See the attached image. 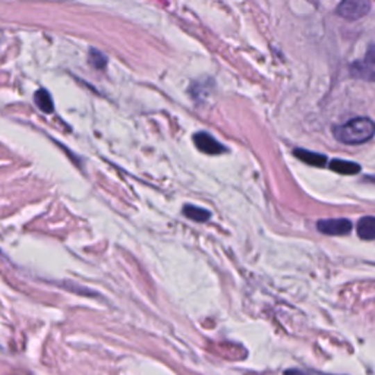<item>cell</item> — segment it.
Masks as SVG:
<instances>
[{
    "mask_svg": "<svg viewBox=\"0 0 375 375\" xmlns=\"http://www.w3.org/2000/svg\"><path fill=\"white\" fill-rule=\"evenodd\" d=\"M375 132V125L367 116H359L347 120L343 125L334 126L333 135L339 142L346 145H360L368 142Z\"/></svg>",
    "mask_w": 375,
    "mask_h": 375,
    "instance_id": "1",
    "label": "cell"
},
{
    "mask_svg": "<svg viewBox=\"0 0 375 375\" xmlns=\"http://www.w3.org/2000/svg\"><path fill=\"white\" fill-rule=\"evenodd\" d=\"M371 9V3L365 0H346L336 8V13L339 17L347 21H356L368 15Z\"/></svg>",
    "mask_w": 375,
    "mask_h": 375,
    "instance_id": "2",
    "label": "cell"
},
{
    "mask_svg": "<svg viewBox=\"0 0 375 375\" xmlns=\"http://www.w3.org/2000/svg\"><path fill=\"white\" fill-rule=\"evenodd\" d=\"M374 46L371 44L367 56L360 60H356L351 65V75L359 79H365V81H374V72H375V60H374Z\"/></svg>",
    "mask_w": 375,
    "mask_h": 375,
    "instance_id": "3",
    "label": "cell"
},
{
    "mask_svg": "<svg viewBox=\"0 0 375 375\" xmlns=\"http://www.w3.org/2000/svg\"><path fill=\"white\" fill-rule=\"evenodd\" d=\"M317 229L328 236H346L352 232V222L347 219H324L317 223Z\"/></svg>",
    "mask_w": 375,
    "mask_h": 375,
    "instance_id": "4",
    "label": "cell"
},
{
    "mask_svg": "<svg viewBox=\"0 0 375 375\" xmlns=\"http://www.w3.org/2000/svg\"><path fill=\"white\" fill-rule=\"evenodd\" d=\"M194 144L199 151L210 156H219L226 151V147L222 145L216 138L211 137L208 132H197L194 135Z\"/></svg>",
    "mask_w": 375,
    "mask_h": 375,
    "instance_id": "5",
    "label": "cell"
},
{
    "mask_svg": "<svg viewBox=\"0 0 375 375\" xmlns=\"http://www.w3.org/2000/svg\"><path fill=\"white\" fill-rule=\"evenodd\" d=\"M293 156L299 158L301 162L310 165V166H315V167H324L327 163V157L324 154H318L310 150H303V149H297L293 150Z\"/></svg>",
    "mask_w": 375,
    "mask_h": 375,
    "instance_id": "6",
    "label": "cell"
},
{
    "mask_svg": "<svg viewBox=\"0 0 375 375\" xmlns=\"http://www.w3.org/2000/svg\"><path fill=\"white\" fill-rule=\"evenodd\" d=\"M328 167L333 172L340 173V175H356V173L360 172V166L358 163L349 162V160H339V158L331 160V162L328 163Z\"/></svg>",
    "mask_w": 375,
    "mask_h": 375,
    "instance_id": "7",
    "label": "cell"
},
{
    "mask_svg": "<svg viewBox=\"0 0 375 375\" xmlns=\"http://www.w3.org/2000/svg\"><path fill=\"white\" fill-rule=\"evenodd\" d=\"M358 236L364 240H374L375 238V220L372 216L360 219L356 226Z\"/></svg>",
    "mask_w": 375,
    "mask_h": 375,
    "instance_id": "8",
    "label": "cell"
},
{
    "mask_svg": "<svg viewBox=\"0 0 375 375\" xmlns=\"http://www.w3.org/2000/svg\"><path fill=\"white\" fill-rule=\"evenodd\" d=\"M34 101L37 104V107L43 113H51L55 110V103H53V99L50 96V92L44 88L35 91L34 94Z\"/></svg>",
    "mask_w": 375,
    "mask_h": 375,
    "instance_id": "9",
    "label": "cell"
},
{
    "mask_svg": "<svg viewBox=\"0 0 375 375\" xmlns=\"http://www.w3.org/2000/svg\"><path fill=\"white\" fill-rule=\"evenodd\" d=\"M183 214L188 217L197 223H204V222H208L210 217H211V212L204 210V208H199L197 206H192V204H186L183 206Z\"/></svg>",
    "mask_w": 375,
    "mask_h": 375,
    "instance_id": "10",
    "label": "cell"
},
{
    "mask_svg": "<svg viewBox=\"0 0 375 375\" xmlns=\"http://www.w3.org/2000/svg\"><path fill=\"white\" fill-rule=\"evenodd\" d=\"M88 62L91 66H94L96 69H104L107 65V58L106 55L97 49H90L88 51Z\"/></svg>",
    "mask_w": 375,
    "mask_h": 375,
    "instance_id": "11",
    "label": "cell"
},
{
    "mask_svg": "<svg viewBox=\"0 0 375 375\" xmlns=\"http://www.w3.org/2000/svg\"><path fill=\"white\" fill-rule=\"evenodd\" d=\"M285 375H310V374H306V372L299 371V369H289L285 372Z\"/></svg>",
    "mask_w": 375,
    "mask_h": 375,
    "instance_id": "12",
    "label": "cell"
}]
</instances>
